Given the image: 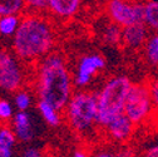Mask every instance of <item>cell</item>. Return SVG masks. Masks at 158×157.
<instances>
[{
	"label": "cell",
	"instance_id": "20",
	"mask_svg": "<svg viewBox=\"0 0 158 157\" xmlns=\"http://www.w3.org/2000/svg\"><path fill=\"white\" fill-rule=\"evenodd\" d=\"M16 134L13 128H9L6 126L0 127V146L4 147H14L16 143Z\"/></svg>",
	"mask_w": 158,
	"mask_h": 157
},
{
	"label": "cell",
	"instance_id": "28",
	"mask_svg": "<svg viewBox=\"0 0 158 157\" xmlns=\"http://www.w3.org/2000/svg\"><path fill=\"white\" fill-rule=\"evenodd\" d=\"M0 157H13V148L0 146Z\"/></svg>",
	"mask_w": 158,
	"mask_h": 157
},
{
	"label": "cell",
	"instance_id": "22",
	"mask_svg": "<svg viewBox=\"0 0 158 157\" xmlns=\"http://www.w3.org/2000/svg\"><path fill=\"white\" fill-rule=\"evenodd\" d=\"M28 11L34 13H47L48 0H25Z\"/></svg>",
	"mask_w": 158,
	"mask_h": 157
},
{
	"label": "cell",
	"instance_id": "18",
	"mask_svg": "<svg viewBox=\"0 0 158 157\" xmlns=\"http://www.w3.org/2000/svg\"><path fill=\"white\" fill-rule=\"evenodd\" d=\"M22 15H4L0 16V35L13 38L20 25Z\"/></svg>",
	"mask_w": 158,
	"mask_h": 157
},
{
	"label": "cell",
	"instance_id": "13",
	"mask_svg": "<svg viewBox=\"0 0 158 157\" xmlns=\"http://www.w3.org/2000/svg\"><path fill=\"white\" fill-rule=\"evenodd\" d=\"M98 36L103 44L109 47H117L122 44L123 28L106 16V20L98 27Z\"/></svg>",
	"mask_w": 158,
	"mask_h": 157
},
{
	"label": "cell",
	"instance_id": "6",
	"mask_svg": "<svg viewBox=\"0 0 158 157\" xmlns=\"http://www.w3.org/2000/svg\"><path fill=\"white\" fill-rule=\"evenodd\" d=\"M153 111L148 84L133 83L124 106V113L128 116V118L135 126L142 125L149 118Z\"/></svg>",
	"mask_w": 158,
	"mask_h": 157
},
{
	"label": "cell",
	"instance_id": "1",
	"mask_svg": "<svg viewBox=\"0 0 158 157\" xmlns=\"http://www.w3.org/2000/svg\"><path fill=\"white\" fill-rule=\"evenodd\" d=\"M55 44V30L44 13L27 11L13 36V52L23 62H39Z\"/></svg>",
	"mask_w": 158,
	"mask_h": 157
},
{
	"label": "cell",
	"instance_id": "3",
	"mask_svg": "<svg viewBox=\"0 0 158 157\" xmlns=\"http://www.w3.org/2000/svg\"><path fill=\"white\" fill-rule=\"evenodd\" d=\"M133 83L126 75L112 77L98 92V126L104 128L112 120L124 112L127 97Z\"/></svg>",
	"mask_w": 158,
	"mask_h": 157
},
{
	"label": "cell",
	"instance_id": "25",
	"mask_svg": "<svg viewBox=\"0 0 158 157\" xmlns=\"http://www.w3.org/2000/svg\"><path fill=\"white\" fill-rule=\"evenodd\" d=\"M90 157H115V150L109 147H101L95 150Z\"/></svg>",
	"mask_w": 158,
	"mask_h": 157
},
{
	"label": "cell",
	"instance_id": "24",
	"mask_svg": "<svg viewBox=\"0 0 158 157\" xmlns=\"http://www.w3.org/2000/svg\"><path fill=\"white\" fill-rule=\"evenodd\" d=\"M115 157H138V155L132 147L122 145L119 148L115 150Z\"/></svg>",
	"mask_w": 158,
	"mask_h": 157
},
{
	"label": "cell",
	"instance_id": "11",
	"mask_svg": "<svg viewBox=\"0 0 158 157\" xmlns=\"http://www.w3.org/2000/svg\"><path fill=\"white\" fill-rule=\"evenodd\" d=\"M149 34H151V30L143 22L126 27L123 28L122 45H124L131 50H139L143 48Z\"/></svg>",
	"mask_w": 158,
	"mask_h": 157
},
{
	"label": "cell",
	"instance_id": "21",
	"mask_svg": "<svg viewBox=\"0 0 158 157\" xmlns=\"http://www.w3.org/2000/svg\"><path fill=\"white\" fill-rule=\"evenodd\" d=\"M14 114L13 104L6 100H0V122L11 121Z\"/></svg>",
	"mask_w": 158,
	"mask_h": 157
},
{
	"label": "cell",
	"instance_id": "14",
	"mask_svg": "<svg viewBox=\"0 0 158 157\" xmlns=\"http://www.w3.org/2000/svg\"><path fill=\"white\" fill-rule=\"evenodd\" d=\"M142 50L147 63L152 67H158V32H151Z\"/></svg>",
	"mask_w": 158,
	"mask_h": 157
},
{
	"label": "cell",
	"instance_id": "8",
	"mask_svg": "<svg viewBox=\"0 0 158 157\" xmlns=\"http://www.w3.org/2000/svg\"><path fill=\"white\" fill-rule=\"evenodd\" d=\"M106 68V59L102 54L89 53L79 58L75 67L73 82L77 88H84Z\"/></svg>",
	"mask_w": 158,
	"mask_h": 157
},
{
	"label": "cell",
	"instance_id": "7",
	"mask_svg": "<svg viewBox=\"0 0 158 157\" xmlns=\"http://www.w3.org/2000/svg\"><path fill=\"white\" fill-rule=\"evenodd\" d=\"M22 59L6 49H0V89L4 92L19 91L25 79Z\"/></svg>",
	"mask_w": 158,
	"mask_h": 157
},
{
	"label": "cell",
	"instance_id": "4",
	"mask_svg": "<svg viewBox=\"0 0 158 157\" xmlns=\"http://www.w3.org/2000/svg\"><path fill=\"white\" fill-rule=\"evenodd\" d=\"M67 118L70 127L79 134H88L98 126V94L75 92L67 106Z\"/></svg>",
	"mask_w": 158,
	"mask_h": 157
},
{
	"label": "cell",
	"instance_id": "15",
	"mask_svg": "<svg viewBox=\"0 0 158 157\" xmlns=\"http://www.w3.org/2000/svg\"><path fill=\"white\" fill-rule=\"evenodd\" d=\"M143 23L151 32H158V0H146L144 2Z\"/></svg>",
	"mask_w": 158,
	"mask_h": 157
},
{
	"label": "cell",
	"instance_id": "26",
	"mask_svg": "<svg viewBox=\"0 0 158 157\" xmlns=\"http://www.w3.org/2000/svg\"><path fill=\"white\" fill-rule=\"evenodd\" d=\"M143 157H158V142L147 147L143 152Z\"/></svg>",
	"mask_w": 158,
	"mask_h": 157
},
{
	"label": "cell",
	"instance_id": "12",
	"mask_svg": "<svg viewBox=\"0 0 158 157\" xmlns=\"http://www.w3.org/2000/svg\"><path fill=\"white\" fill-rule=\"evenodd\" d=\"M13 129L22 142H31L35 137V127L27 111H18L13 117Z\"/></svg>",
	"mask_w": 158,
	"mask_h": 157
},
{
	"label": "cell",
	"instance_id": "9",
	"mask_svg": "<svg viewBox=\"0 0 158 157\" xmlns=\"http://www.w3.org/2000/svg\"><path fill=\"white\" fill-rule=\"evenodd\" d=\"M135 125L128 118V116L123 112L119 116H117L114 120H112L106 127V133L108 138L118 145L127 143L134 133Z\"/></svg>",
	"mask_w": 158,
	"mask_h": 157
},
{
	"label": "cell",
	"instance_id": "19",
	"mask_svg": "<svg viewBox=\"0 0 158 157\" xmlns=\"http://www.w3.org/2000/svg\"><path fill=\"white\" fill-rule=\"evenodd\" d=\"M33 101V97L29 92L19 89L14 94V106L18 111H28Z\"/></svg>",
	"mask_w": 158,
	"mask_h": 157
},
{
	"label": "cell",
	"instance_id": "10",
	"mask_svg": "<svg viewBox=\"0 0 158 157\" xmlns=\"http://www.w3.org/2000/svg\"><path fill=\"white\" fill-rule=\"evenodd\" d=\"M84 0H48L47 13L58 20H70L81 11Z\"/></svg>",
	"mask_w": 158,
	"mask_h": 157
},
{
	"label": "cell",
	"instance_id": "5",
	"mask_svg": "<svg viewBox=\"0 0 158 157\" xmlns=\"http://www.w3.org/2000/svg\"><path fill=\"white\" fill-rule=\"evenodd\" d=\"M142 0H106V16L122 28L143 22Z\"/></svg>",
	"mask_w": 158,
	"mask_h": 157
},
{
	"label": "cell",
	"instance_id": "27",
	"mask_svg": "<svg viewBox=\"0 0 158 157\" xmlns=\"http://www.w3.org/2000/svg\"><path fill=\"white\" fill-rule=\"evenodd\" d=\"M23 157H42V151L36 147H28L24 150Z\"/></svg>",
	"mask_w": 158,
	"mask_h": 157
},
{
	"label": "cell",
	"instance_id": "2",
	"mask_svg": "<svg viewBox=\"0 0 158 157\" xmlns=\"http://www.w3.org/2000/svg\"><path fill=\"white\" fill-rule=\"evenodd\" d=\"M72 75L64 57L49 53L38 62L35 75V91L39 100L53 104L56 109L67 108L72 93Z\"/></svg>",
	"mask_w": 158,
	"mask_h": 157
},
{
	"label": "cell",
	"instance_id": "23",
	"mask_svg": "<svg viewBox=\"0 0 158 157\" xmlns=\"http://www.w3.org/2000/svg\"><path fill=\"white\" fill-rule=\"evenodd\" d=\"M148 88H149L152 103H153V109L158 112V77L153 78L148 83Z\"/></svg>",
	"mask_w": 158,
	"mask_h": 157
},
{
	"label": "cell",
	"instance_id": "16",
	"mask_svg": "<svg viewBox=\"0 0 158 157\" xmlns=\"http://www.w3.org/2000/svg\"><path fill=\"white\" fill-rule=\"evenodd\" d=\"M39 112H40L43 120L52 127H58L60 125V116H59V109H56L53 104H50L47 101L39 100L38 104H36Z\"/></svg>",
	"mask_w": 158,
	"mask_h": 157
},
{
	"label": "cell",
	"instance_id": "29",
	"mask_svg": "<svg viewBox=\"0 0 158 157\" xmlns=\"http://www.w3.org/2000/svg\"><path fill=\"white\" fill-rule=\"evenodd\" d=\"M73 157H90L84 150H77L73 153Z\"/></svg>",
	"mask_w": 158,
	"mask_h": 157
},
{
	"label": "cell",
	"instance_id": "17",
	"mask_svg": "<svg viewBox=\"0 0 158 157\" xmlns=\"http://www.w3.org/2000/svg\"><path fill=\"white\" fill-rule=\"evenodd\" d=\"M28 11L25 0H0V16L24 15Z\"/></svg>",
	"mask_w": 158,
	"mask_h": 157
}]
</instances>
